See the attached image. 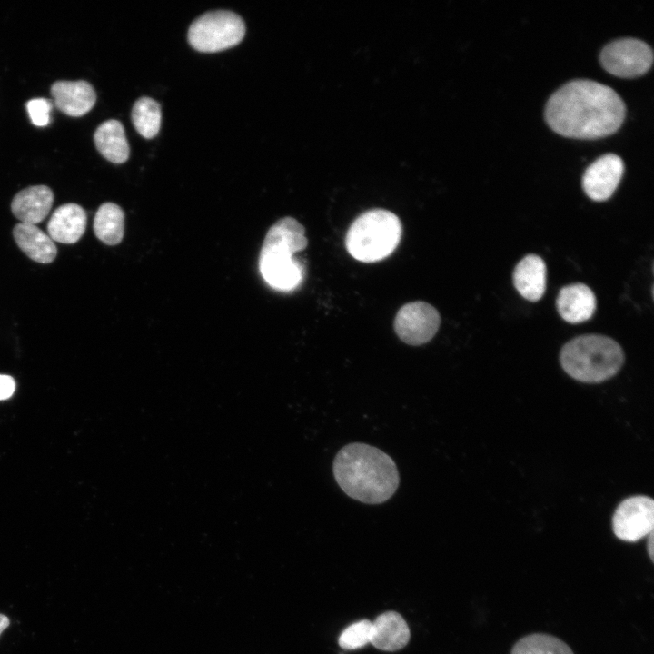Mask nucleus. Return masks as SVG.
<instances>
[{
    "instance_id": "f257e3e1",
    "label": "nucleus",
    "mask_w": 654,
    "mask_h": 654,
    "mask_svg": "<svg viewBox=\"0 0 654 654\" xmlns=\"http://www.w3.org/2000/svg\"><path fill=\"white\" fill-rule=\"evenodd\" d=\"M625 117V104L610 87L591 80H574L548 100L545 118L557 134L597 139L614 134Z\"/></svg>"
},
{
    "instance_id": "f03ea898",
    "label": "nucleus",
    "mask_w": 654,
    "mask_h": 654,
    "mask_svg": "<svg viewBox=\"0 0 654 654\" xmlns=\"http://www.w3.org/2000/svg\"><path fill=\"white\" fill-rule=\"evenodd\" d=\"M332 471L337 484L346 495L366 504L387 501L400 483L392 458L362 442L343 446L333 459Z\"/></svg>"
},
{
    "instance_id": "7ed1b4c3",
    "label": "nucleus",
    "mask_w": 654,
    "mask_h": 654,
    "mask_svg": "<svg viewBox=\"0 0 654 654\" xmlns=\"http://www.w3.org/2000/svg\"><path fill=\"white\" fill-rule=\"evenodd\" d=\"M560 360L563 370L585 383H599L613 377L621 368L624 354L619 344L602 335H583L566 343Z\"/></svg>"
},
{
    "instance_id": "20e7f679",
    "label": "nucleus",
    "mask_w": 654,
    "mask_h": 654,
    "mask_svg": "<svg viewBox=\"0 0 654 654\" xmlns=\"http://www.w3.org/2000/svg\"><path fill=\"white\" fill-rule=\"evenodd\" d=\"M401 237V223L393 213L372 209L358 216L351 224L345 245L355 259L372 263L389 256Z\"/></svg>"
},
{
    "instance_id": "39448f33",
    "label": "nucleus",
    "mask_w": 654,
    "mask_h": 654,
    "mask_svg": "<svg viewBox=\"0 0 654 654\" xmlns=\"http://www.w3.org/2000/svg\"><path fill=\"white\" fill-rule=\"evenodd\" d=\"M244 34V23L238 15L219 10L194 20L188 31V41L200 52L213 53L236 45Z\"/></svg>"
},
{
    "instance_id": "423d86ee",
    "label": "nucleus",
    "mask_w": 654,
    "mask_h": 654,
    "mask_svg": "<svg viewBox=\"0 0 654 654\" xmlns=\"http://www.w3.org/2000/svg\"><path fill=\"white\" fill-rule=\"evenodd\" d=\"M602 67L621 78L638 77L649 71L653 53L645 42L635 38H622L608 44L600 53Z\"/></svg>"
},
{
    "instance_id": "0eeeda50",
    "label": "nucleus",
    "mask_w": 654,
    "mask_h": 654,
    "mask_svg": "<svg viewBox=\"0 0 654 654\" xmlns=\"http://www.w3.org/2000/svg\"><path fill=\"white\" fill-rule=\"evenodd\" d=\"M653 527L654 501L648 496L637 495L624 500L613 514V532L624 541H638L652 532Z\"/></svg>"
},
{
    "instance_id": "6e6552de",
    "label": "nucleus",
    "mask_w": 654,
    "mask_h": 654,
    "mask_svg": "<svg viewBox=\"0 0 654 654\" xmlns=\"http://www.w3.org/2000/svg\"><path fill=\"white\" fill-rule=\"evenodd\" d=\"M441 322L438 311L425 302H412L403 305L394 320L399 338L409 345H421L436 334Z\"/></svg>"
},
{
    "instance_id": "1a4fd4ad",
    "label": "nucleus",
    "mask_w": 654,
    "mask_h": 654,
    "mask_svg": "<svg viewBox=\"0 0 654 654\" xmlns=\"http://www.w3.org/2000/svg\"><path fill=\"white\" fill-rule=\"evenodd\" d=\"M293 253L280 248L263 247L259 265L263 279L274 289L290 291L301 283L304 271Z\"/></svg>"
},
{
    "instance_id": "9d476101",
    "label": "nucleus",
    "mask_w": 654,
    "mask_h": 654,
    "mask_svg": "<svg viewBox=\"0 0 654 654\" xmlns=\"http://www.w3.org/2000/svg\"><path fill=\"white\" fill-rule=\"evenodd\" d=\"M623 171V162L618 155L600 156L584 173L582 186L586 194L598 202L609 199L618 187Z\"/></svg>"
},
{
    "instance_id": "9b49d317",
    "label": "nucleus",
    "mask_w": 654,
    "mask_h": 654,
    "mask_svg": "<svg viewBox=\"0 0 654 654\" xmlns=\"http://www.w3.org/2000/svg\"><path fill=\"white\" fill-rule=\"evenodd\" d=\"M54 105L69 116H82L95 104L96 94L86 81H57L51 86Z\"/></svg>"
},
{
    "instance_id": "f8f14e48",
    "label": "nucleus",
    "mask_w": 654,
    "mask_h": 654,
    "mask_svg": "<svg viewBox=\"0 0 654 654\" xmlns=\"http://www.w3.org/2000/svg\"><path fill=\"white\" fill-rule=\"evenodd\" d=\"M53 202L54 193L49 187L34 185L14 196L11 210L20 223L36 225L48 215Z\"/></svg>"
},
{
    "instance_id": "ddd939ff",
    "label": "nucleus",
    "mask_w": 654,
    "mask_h": 654,
    "mask_svg": "<svg viewBox=\"0 0 654 654\" xmlns=\"http://www.w3.org/2000/svg\"><path fill=\"white\" fill-rule=\"evenodd\" d=\"M87 216L76 203H64L54 211L47 223L48 235L53 241L71 244L85 232Z\"/></svg>"
},
{
    "instance_id": "4468645a",
    "label": "nucleus",
    "mask_w": 654,
    "mask_h": 654,
    "mask_svg": "<svg viewBox=\"0 0 654 654\" xmlns=\"http://www.w3.org/2000/svg\"><path fill=\"white\" fill-rule=\"evenodd\" d=\"M556 303L560 315L570 323L589 320L596 309L595 295L583 283L563 287L559 292Z\"/></svg>"
},
{
    "instance_id": "2eb2a0df",
    "label": "nucleus",
    "mask_w": 654,
    "mask_h": 654,
    "mask_svg": "<svg viewBox=\"0 0 654 654\" xmlns=\"http://www.w3.org/2000/svg\"><path fill=\"white\" fill-rule=\"evenodd\" d=\"M372 623L371 643L378 649L396 651L404 648L411 637L404 619L395 611L379 615Z\"/></svg>"
},
{
    "instance_id": "dca6fc26",
    "label": "nucleus",
    "mask_w": 654,
    "mask_h": 654,
    "mask_svg": "<svg viewBox=\"0 0 654 654\" xmlns=\"http://www.w3.org/2000/svg\"><path fill=\"white\" fill-rule=\"evenodd\" d=\"M514 286L520 294L531 302L540 300L546 289V265L535 254L525 256L515 267Z\"/></svg>"
},
{
    "instance_id": "f3484780",
    "label": "nucleus",
    "mask_w": 654,
    "mask_h": 654,
    "mask_svg": "<svg viewBox=\"0 0 654 654\" xmlns=\"http://www.w3.org/2000/svg\"><path fill=\"white\" fill-rule=\"evenodd\" d=\"M13 235L20 250L31 260L50 263L55 259L57 249L54 241L36 225L19 223L15 225Z\"/></svg>"
},
{
    "instance_id": "a211bd4d",
    "label": "nucleus",
    "mask_w": 654,
    "mask_h": 654,
    "mask_svg": "<svg viewBox=\"0 0 654 654\" xmlns=\"http://www.w3.org/2000/svg\"><path fill=\"white\" fill-rule=\"evenodd\" d=\"M94 140L100 154L114 164L125 162L129 156V146L122 124L117 120H107L96 129Z\"/></svg>"
},
{
    "instance_id": "6ab92c4d",
    "label": "nucleus",
    "mask_w": 654,
    "mask_h": 654,
    "mask_svg": "<svg viewBox=\"0 0 654 654\" xmlns=\"http://www.w3.org/2000/svg\"><path fill=\"white\" fill-rule=\"evenodd\" d=\"M308 240L303 226L292 217L277 221L268 231L263 245L286 248L293 253L306 248Z\"/></svg>"
},
{
    "instance_id": "aec40b11",
    "label": "nucleus",
    "mask_w": 654,
    "mask_h": 654,
    "mask_svg": "<svg viewBox=\"0 0 654 654\" xmlns=\"http://www.w3.org/2000/svg\"><path fill=\"white\" fill-rule=\"evenodd\" d=\"M124 214L114 203H104L96 211L94 219L95 236L107 245L118 244L124 236Z\"/></svg>"
},
{
    "instance_id": "412c9836",
    "label": "nucleus",
    "mask_w": 654,
    "mask_h": 654,
    "mask_svg": "<svg viewBox=\"0 0 654 654\" xmlns=\"http://www.w3.org/2000/svg\"><path fill=\"white\" fill-rule=\"evenodd\" d=\"M510 654H574L560 639L545 633H532L520 639Z\"/></svg>"
},
{
    "instance_id": "4be33fe9",
    "label": "nucleus",
    "mask_w": 654,
    "mask_h": 654,
    "mask_svg": "<svg viewBox=\"0 0 654 654\" xmlns=\"http://www.w3.org/2000/svg\"><path fill=\"white\" fill-rule=\"evenodd\" d=\"M132 121L136 131L145 138L154 137L161 125L159 104L149 97L138 99L132 110Z\"/></svg>"
},
{
    "instance_id": "5701e85b",
    "label": "nucleus",
    "mask_w": 654,
    "mask_h": 654,
    "mask_svg": "<svg viewBox=\"0 0 654 654\" xmlns=\"http://www.w3.org/2000/svg\"><path fill=\"white\" fill-rule=\"evenodd\" d=\"M372 623L368 619L357 621L347 627L339 638V645L345 649H355L371 642Z\"/></svg>"
},
{
    "instance_id": "b1692460",
    "label": "nucleus",
    "mask_w": 654,
    "mask_h": 654,
    "mask_svg": "<svg viewBox=\"0 0 654 654\" xmlns=\"http://www.w3.org/2000/svg\"><path fill=\"white\" fill-rule=\"evenodd\" d=\"M26 109L32 123L39 127L50 123L52 102L46 98H34L26 103Z\"/></svg>"
},
{
    "instance_id": "393cba45",
    "label": "nucleus",
    "mask_w": 654,
    "mask_h": 654,
    "mask_svg": "<svg viewBox=\"0 0 654 654\" xmlns=\"http://www.w3.org/2000/svg\"><path fill=\"white\" fill-rule=\"evenodd\" d=\"M15 391V379L6 374H0V401L7 400Z\"/></svg>"
},
{
    "instance_id": "a878e982",
    "label": "nucleus",
    "mask_w": 654,
    "mask_h": 654,
    "mask_svg": "<svg viewBox=\"0 0 654 654\" xmlns=\"http://www.w3.org/2000/svg\"><path fill=\"white\" fill-rule=\"evenodd\" d=\"M648 536H649V540H648V543H647V545H648V546H647V550H648V551H649V557H650V560L653 561V545H654V543H653V531L650 532Z\"/></svg>"
},
{
    "instance_id": "bb28decb",
    "label": "nucleus",
    "mask_w": 654,
    "mask_h": 654,
    "mask_svg": "<svg viewBox=\"0 0 654 654\" xmlns=\"http://www.w3.org/2000/svg\"><path fill=\"white\" fill-rule=\"evenodd\" d=\"M8 626H9V619L5 615L0 614V635H1L2 631L4 629H5Z\"/></svg>"
}]
</instances>
